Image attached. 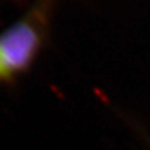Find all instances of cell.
I'll return each mask as SVG.
<instances>
[{
  "label": "cell",
  "mask_w": 150,
  "mask_h": 150,
  "mask_svg": "<svg viewBox=\"0 0 150 150\" xmlns=\"http://www.w3.org/2000/svg\"><path fill=\"white\" fill-rule=\"evenodd\" d=\"M39 43V35L30 22L15 25L0 36V80L23 69Z\"/></svg>",
  "instance_id": "obj_1"
}]
</instances>
